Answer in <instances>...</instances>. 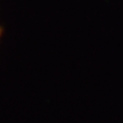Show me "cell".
<instances>
[{"label": "cell", "mask_w": 123, "mask_h": 123, "mask_svg": "<svg viewBox=\"0 0 123 123\" xmlns=\"http://www.w3.org/2000/svg\"><path fill=\"white\" fill-rule=\"evenodd\" d=\"M0 34H1V30H0Z\"/></svg>", "instance_id": "cell-1"}]
</instances>
